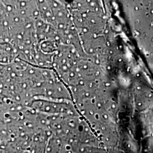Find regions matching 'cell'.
<instances>
[{"mask_svg": "<svg viewBox=\"0 0 153 153\" xmlns=\"http://www.w3.org/2000/svg\"><path fill=\"white\" fill-rule=\"evenodd\" d=\"M18 57V51L10 40L0 42V65H7L13 64Z\"/></svg>", "mask_w": 153, "mask_h": 153, "instance_id": "6da1fadb", "label": "cell"}]
</instances>
